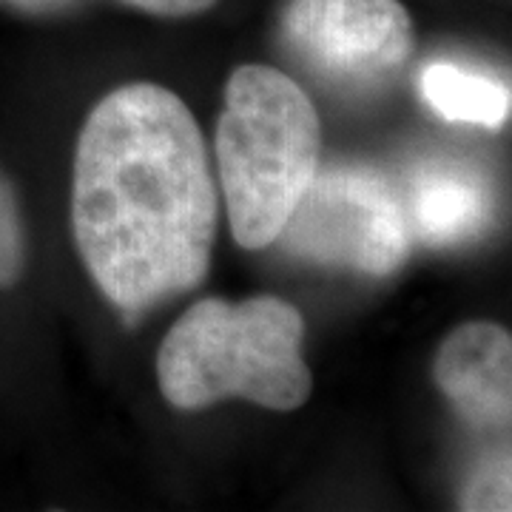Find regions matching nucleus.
<instances>
[{"mask_svg": "<svg viewBox=\"0 0 512 512\" xmlns=\"http://www.w3.org/2000/svg\"><path fill=\"white\" fill-rule=\"evenodd\" d=\"M220 222L202 131L183 100L154 83L109 92L74 151L72 225L97 288L126 313L194 291Z\"/></svg>", "mask_w": 512, "mask_h": 512, "instance_id": "nucleus-1", "label": "nucleus"}, {"mask_svg": "<svg viewBox=\"0 0 512 512\" xmlns=\"http://www.w3.org/2000/svg\"><path fill=\"white\" fill-rule=\"evenodd\" d=\"M305 322L285 299H200L165 333L157 382L165 402L202 410L248 399L268 410H296L311 399V367L302 359Z\"/></svg>", "mask_w": 512, "mask_h": 512, "instance_id": "nucleus-2", "label": "nucleus"}, {"mask_svg": "<svg viewBox=\"0 0 512 512\" xmlns=\"http://www.w3.org/2000/svg\"><path fill=\"white\" fill-rule=\"evenodd\" d=\"M319 157L322 123L311 97L279 69L239 66L225 86L217 165L231 234L242 248L274 245Z\"/></svg>", "mask_w": 512, "mask_h": 512, "instance_id": "nucleus-3", "label": "nucleus"}, {"mask_svg": "<svg viewBox=\"0 0 512 512\" xmlns=\"http://www.w3.org/2000/svg\"><path fill=\"white\" fill-rule=\"evenodd\" d=\"M276 242L308 262L390 276L410 254V222L379 171L336 165L313 174Z\"/></svg>", "mask_w": 512, "mask_h": 512, "instance_id": "nucleus-4", "label": "nucleus"}, {"mask_svg": "<svg viewBox=\"0 0 512 512\" xmlns=\"http://www.w3.org/2000/svg\"><path fill=\"white\" fill-rule=\"evenodd\" d=\"M282 37L293 57L345 89L387 83L416 43L399 0H288Z\"/></svg>", "mask_w": 512, "mask_h": 512, "instance_id": "nucleus-5", "label": "nucleus"}, {"mask_svg": "<svg viewBox=\"0 0 512 512\" xmlns=\"http://www.w3.org/2000/svg\"><path fill=\"white\" fill-rule=\"evenodd\" d=\"M433 379L456 413L473 427H510L512 339L493 322L458 325L441 342Z\"/></svg>", "mask_w": 512, "mask_h": 512, "instance_id": "nucleus-6", "label": "nucleus"}, {"mask_svg": "<svg viewBox=\"0 0 512 512\" xmlns=\"http://www.w3.org/2000/svg\"><path fill=\"white\" fill-rule=\"evenodd\" d=\"M407 222L430 245H458L478 237L490 220V191L473 168L424 163L410 183Z\"/></svg>", "mask_w": 512, "mask_h": 512, "instance_id": "nucleus-7", "label": "nucleus"}, {"mask_svg": "<svg viewBox=\"0 0 512 512\" xmlns=\"http://www.w3.org/2000/svg\"><path fill=\"white\" fill-rule=\"evenodd\" d=\"M421 94L444 120L453 123H473L495 131L510 120V86L461 66H427L421 72Z\"/></svg>", "mask_w": 512, "mask_h": 512, "instance_id": "nucleus-8", "label": "nucleus"}, {"mask_svg": "<svg viewBox=\"0 0 512 512\" xmlns=\"http://www.w3.org/2000/svg\"><path fill=\"white\" fill-rule=\"evenodd\" d=\"M26 268V231L15 188L0 171V291L18 285Z\"/></svg>", "mask_w": 512, "mask_h": 512, "instance_id": "nucleus-9", "label": "nucleus"}, {"mask_svg": "<svg viewBox=\"0 0 512 512\" xmlns=\"http://www.w3.org/2000/svg\"><path fill=\"white\" fill-rule=\"evenodd\" d=\"M510 458L487 461L461 493V510H510Z\"/></svg>", "mask_w": 512, "mask_h": 512, "instance_id": "nucleus-10", "label": "nucleus"}, {"mask_svg": "<svg viewBox=\"0 0 512 512\" xmlns=\"http://www.w3.org/2000/svg\"><path fill=\"white\" fill-rule=\"evenodd\" d=\"M134 9H143L148 15H160V18H188L211 9L217 0H123Z\"/></svg>", "mask_w": 512, "mask_h": 512, "instance_id": "nucleus-11", "label": "nucleus"}, {"mask_svg": "<svg viewBox=\"0 0 512 512\" xmlns=\"http://www.w3.org/2000/svg\"><path fill=\"white\" fill-rule=\"evenodd\" d=\"M74 3L77 0H0V6L20 12V15H57Z\"/></svg>", "mask_w": 512, "mask_h": 512, "instance_id": "nucleus-12", "label": "nucleus"}]
</instances>
